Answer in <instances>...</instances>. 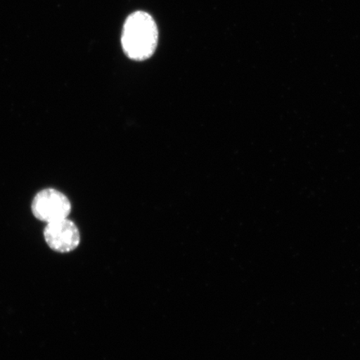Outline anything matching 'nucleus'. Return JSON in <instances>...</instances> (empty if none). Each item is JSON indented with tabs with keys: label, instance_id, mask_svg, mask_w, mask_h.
Listing matches in <instances>:
<instances>
[{
	"label": "nucleus",
	"instance_id": "obj_1",
	"mask_svg": "<svg viewBox=\"0 0 360 360\" xmlns=\"http://www.w3.org/2000/svg\"><path fill=\"white\" fill-rule=\"evenodd\" d=\"M159 40L156 22L143 11L131 13L125 20L121 44L130 60H146L154 55Z\"/></svg>",
	"mask_w": 360,
	"mask_h": 360
},
{
	"label": "nucleus",
	"instance_id": "obj_2",
	"mask_svg": "<svg viewBox=\"0 0 360 360\" xmlns=\"http://www.w3.org/2000/svg\"><path fill=\"white\" fill-rule=\"evenodd\" d=\"M31 208L36 219L48 224L66 219L70 214L71 204L60 191L45 188L35 195Z\"/></svg>",
	"mask_w": 360,
	"mask_h": 360
},
{
	"label": "nucleus",
	"instance_id": "obj_3",
	"mask_svg": "<svg viewBox=\"0 0 360 360\" xmlns=\"http://www.w3.org/2000/svg\"><path fill=\"white\" fill-rule=\"evenodd\" d=\"M44 236L51 249L58 253L73 251L80 242V233L77 226L67 218L48 223L44 228Z\"/></svg>",
	"mask_w": 360,
	"mask_h": 360
}]
</instances>
